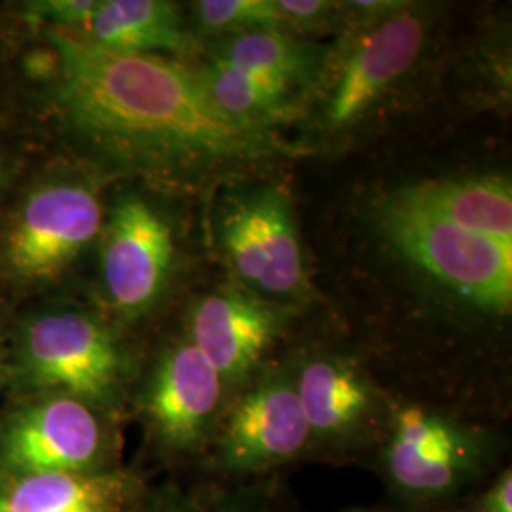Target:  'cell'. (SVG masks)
<instances>
[{
  "mask_svg": "<svg viewBox=\"0 0 512 512\" xmlns=\"http://www.w3.org/2000/svg\"><path fill=\"white\" fill-rule=\"evenodd\" d=\"M57 54L55 99L67 122L109 154L143 164H215L268 154L262 129L222 116L198 73L162 55L122 54L50 33Z\"/></svg>",
  "mask_w": 512,
  "mask_h": 512,
  "instance_id": "6da1fadb",
  "label": "cell"
},
{
  "mask_svg": "<svg viewBox=\"0 0 512 512\" xmlns=\"http://www.w3.org/2000/svg\"><path fill=\"white\" fill-rule=\"evenodd\" d=\"M382 224L406 258L473 306L511 311L512 245L459 228L397 198L385 205Z\"/></svg>",
  "mask_w": 512,
  "mask_h": 512,
  "instance_id": "7a4b0ae2",
  "label": "cell"
},
{
  "mask_svg": "<svg viewBox=\"0 0 512 512\" xmlns=\"http://www.w3.org/2000/svg\"><path fill=\"white\" fill-rule=\"evenodd\" d=\"M310 450V427L294 378L274 372L245 391L220 418L203 465L220 478H262L308 458Z\"/></svg>",
  "mask_w": 512,
  "mask_h": 512,
  "instance_id": "3957f363",
  "label": "cell"
},
{
  "mask_svg": "<svg viewBox=\"0 0 512 512\" xmlns=\"http://www.w3.org/2000/svg\"><path fill=\"white\" fill-rule=\"evenodd\" d=\"M23 363L37 384L86 404H109L122 376V353L90 315L57 311L23 330Z\"/></svg>",
  "mask_w": 512,
  "mask_h": 512,
  "instance_id": "277c9868",
  "label": "cell"
},
{
  "mask_svg": "<svg viewBox=\"0 0 512 512\" xmlns=\"http://www.w3.org/2000/svg\"><path fill=\"white\" fill-rule=\"evenodd\" d=\"M224 389L219 372L188 338L165 349L143 395L150 435L165 456L207 454L219 427Z\"/></svg>",
  "mask_w": 512,
  "mask_h": 512,
  "instance_id": "5b68a950",
  "label": "cell"
},
{
  "mask_svg": "<svg viewBox=\"0 0 512 512\" xmlns=\"http://www.w3.org/2000/svg\"><path fill=\"white\" fill-rule=\"evenodd\" d=\"M101 228V205L86 186L50 184L27 198L12 224L4 258L27 283H50L73 264Z\"/></svg>",
  "mask_w": 512,
  "mask_h": 512,
  "instance_id": "8992f818",
  "label": "cell"
},
{
  "mask_svg": "<svg viewBox=\"0 0 512 512\" xmlns=\"http://www.w3.org/2000/svg\"><path fill=\"white\" fill-rule=\"evenodd\" d=\"M109 454L107 433L90 404L57 395L8 423L0 440L2 463L16 476L101 473Z\"/></svg>",
  "mask_w": 512,
  "mask_h": 512,
  "instance_id": "52a82bcc",
  "label": "cell"
},
{
  "mask_svg": "<svg viewBox=\"0 0 512 512\" xmlns=\"http://www.w3.org/2000/svg\"><path fill=\"white\" fill-rule=\"evenodd\" d=\"M294 387L310 427V454L353 458L378 435L376 391L353 361L338 355L306 359L294 376Z\"/></svg>",
  "mask_w": 512,
  "mask_h": 512,
  "instance_id": "ba28073f",
  "label": "cell"
},
{
  "mask_svg": "<svg viewBox=\"0 0 512 512\" xmlns=\"http://www.w3.org/2000/svg\"><path fill=\"white\" fill-rule=\"evenodd\" d=\"M222 241L236 272L268 294H294L304 264L287 198L260 190L234 203L222 222Z\"/></svg>",
  "mask_w": 512,
  "mask_h": 512,
  "instance_id": "9c48e42d",
  "label": "cell"
},
{
  "mask_svg": "<svg viewBox=\"0 0 512 512\" xmlns=\"http://www.w3.org/2000/svg\"><path fill=\"white\" fill-rule=\"evenodd\" d=\"M173 260V236L141 198L116 205L103 243V283L124 315L148 310L162 293Z\"/></svg>",
  "mask_w": 512,
  "mask_h": 512,
  "instance_id": "30bf717a",
  "label": "cell"
},
{
  "mask_svg": "<svg viewBox=\"0 0 512 512\" xmlns=\"http://www.w3.org/2000/svg\"><path fill=\"white\" fill-rule=\"evenodd\" d=\"M425 40L423 19L397 10L355 44L330 93L332 128L355 122L418 59Z\"/></svg>",
  "mask_w": 512,
  "mask_h": 512,
  "instance_id": "8fae6325",
  "label": "cell"
},
{
  "mask_svg": "<svg viewBox=\"0 0 512 512\" xmlns=\"http://www.w3.org/2000/svg\"><path fill=\"white\" fill-rule=\"evenodd\" d=\"M277 330L279 319L270 308L238 291H222L196 306L188 340L228 387L245 382L255 372Z\"/></svg>",
  "mask_w": 512,
  "mask_h": 512,
  "instance_id": "7c38bea8",
  "label": "cell"
},
{
  "mask_svg": "<svg viewBox=\"0 0 512 512\" xmlns=\"http://www.w3.org/2000/svg\"><path fill=\"white\" fill-rule=\"evenodd\" d=\"M141 497L122 471L16 476L0 492V512H129Z\"/></svg>",
  "mask_w": 512,
  "mask_h": 512,
  "instance_id": "4fadbf2b",
  "label": "cell"
},
{
  "mask_svg": "<svg viewBox=\"0 0 512 512\" xmlns=\"http://www.w3.org/2000/svg\"><path fill=\"white\" fill-rule=\"evenodd\" d=\"M395 198L459 228L512 245V186L505 177L427 181L404 188Z\"/></svg>",
  "mask_w": 512,
  "mask_h": 512,
  "instance_id": "5bb4252c",
  "label": "cell"
},
{
  "mask_svg": "<svg viewBox=\"0 0 512 512\" xmlns=\"http://www.w3.org/2000/svg\"><path fill=\"white\" fill-rule=\"evenodd\" d=\"M380 465L397 494L416 505H435L473 488L494 463L484 440L475 435L431 458H412L384 446Z\"/></svg>",
  "mask_w": 512,
  "mask_h": 512,
  "instance_id": "9a60e30c",
  "label": "cell"
},
{
  "mask_svg": "<svg viewBox=\"0 0 512 512\" xmlns=\"http://www.w3.org/2000/svg\"><path fill=\"white\" fill-rule=\"evenodd\" d=\"M86 40L112 52L154 54L181 50L186 44L181 14L165 0L99 2L82 29Z\"/></svg>",
  "mask_w": 512,
  "mask_h": 512,
  "instance_id": "2e32d148",
  "label": "cell"
},
{
  "mask_svg": "<svg viewBox=\"0 0 512 512\" xmlns=\"http://www.w3.org/2000/svg\"><path fill=\"white\" fill-rule=\"evenodd\" d=\"M213 107L239 126L266 129L287 109V90L220 59L198 73Z\"/></svg>",
  "mask_w": 512,
  "mask_h": 512,
  "instance_id": "e0dca14e",
  "label": "cell"
},
{
  "mask_svg": "<svg viewBox=\"0 0 512 512\" xmlns=\"http://www.w3.org/2000/svg\"><path fill=\"white\" fill-rule=\"evenodd\" d=\"M213 476V475H211ZM277 484L262 478L232 480L213 476L188 492H169L129 512H281Z\"/></svg>",
  "mask_w": 512,
  "mask_h": 512,
  "instance_id": "ac0fdd59",
  "label": "cell"
},
{
  "mask_svg": "<svg viewBox=\"0 0 512 512\" xmlns=\"http://www.w3.org/2000/svg\"><path fill=\"white\" fill-rule=\"evenodd\" d=\"M215 59L289 90L308 74L310 50L277 29L238 33L220 44Z\"/></svg>",
  "mask_w": 512,
  "mask_h": 512,
  "instance_id": "d6986e66",
  "label": "cell"
},
{
  "mask_svg": "<svg viewBox=\"0 0 512 512\" xmlns=\"http://www.w3.org/2000/svg\"><path fill=\"white\" fill-rule=\"evenodd\" d=\"M200 25L209 31H260L285 25L275 0H203L196 4Z\"/></svg>",
  "mask_w": 512,
  "mask_h": 512,
  "instance_id": "ffe728a7",
  "label": "cell"
},
{
  "mask_svg": "<svg viewBox=\"0 0 512 512\" xmlns=\"http://www.w3.org/2000/svg\"><path fill=\"white\" fill-rule=\"evenodd\" d=\"M97 4L95 0H42L27 4V12L40 21L54 23L61 31H73L88 25Z\"/></svg>",
  "mask_w": 512,
  "mask_h": 512,
  "instance_id": "44dd1931",
  "label": "cell"
},
{
  "mask_svg": "<svg viewBox=\"0 0 512 512\" xmlns=\"http://www.w3.org/2000/svg\"><path fill=\"white\" fill-rule=\"evenodd\" d=\"M471 512H512V471L503 469L473 501Z\"/></svg>",
  "mask_w": 512,
  "mask_h": 512,
  "instance_id": "7402d4cb",
  "label": "cell"
},
{
  "mask_svg": "<svg viewBox=\"0 0 512 512\" xmlns=\"http://www.w3.org/2000/svg\"><path fill=\"white\" fill-rule=\"evenodd\" d=\"M285 23H300L311 25L327 18L332 10V2L323 0H279L275 2Z\"/></svg>",
  "mask_w": 512,
  "mask_h": 512,
  "instance_id": "603a6c76",
  "label": "cell"
},
{
  "mask_svg": "<svg viewBox=\"0 0 512 512\" xmlns=\"http://www.w3.org/2000/svg\"><path fill=\"white\" fill-rule=\"evenodd\" d=\"M346 512H397V511H378V509H349V511Z\"/></svg>",
  "mask_w": 512,
  "mask_h": 512,
  "instance_id": "cb8c5ba5",
  "label": "cell"
}]
</instances>
